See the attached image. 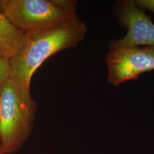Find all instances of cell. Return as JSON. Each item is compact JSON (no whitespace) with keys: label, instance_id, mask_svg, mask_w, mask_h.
<instances>
[{"label":"cell","instance_id":"cell-2","mask_svg":"<svg viewBox=\"0 0 154 154\" xmlns=\"http://www.w3.org/2000/svg\"><path fill=\"white\" fill-rule=\"evenodd\" d=\"M37 103L30 88L9 77L0 86V142L4 154L21 149L30 138Z\"/></svg>","mask_w":154,"mask_h":154},{"label":"cell","instance_id":"cell-3","mask_svg":"<svg viewBox=\"0 0 154 154\" xmlns=\"http://www.w3.org/2000/svg\"><path fill=\"white\" fill-rule=\"evenodd\" d=\"M77 5L74 0H0V11L26 34L77 16Z\"/></svg>","mask_w":154,"mask_h":154},{"label":"cell","instance_id":"cell-6","mask_svg":"<svg viewBox=\"0 0 154 154\" xmlns=\"http://www.w3.org/2000/svg\"><path fill=\"white\" fill-rule=\"evenodd\" d=\"M25 33L10 22L0 11V57L10 60L22 49Z\"/></svg>","mask_w":154,"mask_h":154},{"label":"cell","instance_id":"cell-5","mask_svg":"<svg viewBox=\"0 0 154 154\" xmlns=\"http://www.w3.org/2000/svg\"><path fill=\"white\" fill-rule=\"evenodd\" d=\"M112 13L127 32L122 38L111 40L109 48L142 45L154 47V23L134 1H116L112 6Z\"/></svg>","mask_w":154,"mask_h":154},{"label":"cell","instance_id":"cell-1","mask_svg":"<svg viewBox=\"0 0 154 154\" xmlns=\"http://www.w3.org/2000/svg\"><path fill=\"white\" fill-rule=\"evenodd\" d=\"M87 27L78 16L50 28L25 34L22 49L10 60L9 77L30 88L33 74L56 53L76 47L85 38Z\"/></svg>","mask_w":154,"mask_h":154},{"label":"cell","instance_id":"cell-9","mask_svg":"<svg viewBox=\"0 0 154 154\" xmlns=\"http://www.w3.org/2000/svg\"><path fill=\"white\" fill-rule=\"evenodd\" d=\"M0 154H4L2 151V147H1V142H0Z\"/></svg>","mask_w":154,"mask_h":154},{"label":"cell","instance_id":"cell-8","mask_svg":"<svg viewBox=\"0 0 154 154\" xmlns=\"http://www.w3.org/2000/svg\"><path fill=\"white\" fill-rule=\"evenodd\" d=\"M134 1L138 8L142 9H147L154 14V0H136Z\"/></svg>","mask_w":154,"mask_h":154},{"label":"cell","instance_id":"cell-7","mask_svg":"<svg viewBox=\"0 0 154 154\" xmlns=\"http://www.w3.org/2000/svg\"><path fill=\"white\" fill-rule=\"evenodd\" d=\"M11 74L10 60L0 57V86Z\"/></svg>","mask_w":154,"mask_h":154},{"label":"cell","instance_id":"cell-4","mask_svg":"<svg viewBox=\"0 0 154 154\" xmlns=\"http://www.w3.org/2000/svg\"><path fill=\"white\" fill-rule=\"evenodd\" d=\"M107 81L113 86L137 79L140 74L154 70V47L109 48L105 57Z\"/></svg>","mask_w":154,"mask_h":154}]
</instances>
